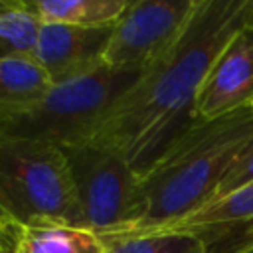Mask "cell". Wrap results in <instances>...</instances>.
I'll list each match as a JSON object with an SVG mask.
<instances>
[{
  "label": "cell",
  "instance_id": "2e32d148",
  "mask_svg": "<svg viewBox=\"0 0 253 253\" xmlns=\"http://www.w3.org/2000/svg\"><path fill=\"white\" fill-rule=\"evenodd\" d=\"M14 233H16V225L12 221H8L6 217L0 215V241L14 237Z\"/></svg>",
  "mask_w": 253,
  "mask_h": 253
},
{
  "label": "cell",
  "instance_id": "ba28073f",
  "mask_svg": "<svg viewBox=\"0 0 253 253\" xmlns=\"http://www.w3.org/2000/svg\"><path fill=\"white\" fill-rule=\"evenodd\" d=\"M113 26L85 28L67 24H40L32 57L47 73L51 85L83 77L105 65V51Z\"/></svg>",
  "mask_w": 253,
  "mask_h": 253
},
{
  "label": "cell",
  "instance_id": "6da1fadb",
  "mask_svg": "<svg viewBox=\"0 0 253 253\" xmlns=\"http://www.w3.org/2000/svg\"><path fill=\"white\" fill-rule=\"evenodd\" d=\"M251 14L253 0H198L172 47L121 97L89 142L117 152L142 176L198 123L202 83Z\"/></svg>",
  "mask_w": 253,
  "mask_h": 253
},
{
  "label": "cell",
  "instance_id": "8992f818",
  "mask_svg": "<svg viewBox=\"0 0 253 253\" xmlns=\"http://www.w3.org/2000/svg\"><path fill=\"white\" fill-rule=\"evenodd\" d=\"M198 0H134L113 26L105 65L146 71L178 40Z\"/></svg>",
  "mask_w": 253,
  "mask_h": 253
},
{
  "label": "cell",
  "instance_id": "8fae6325",
  "mask_svg": "<svg viewBox=\"0 0 253 253\" xmlns=\"http://www.w3.org/2000/svg\"><path fill=\"white\" fill-rule=\"evenodd\" d=\"M130 0H26V8L42 24L113 26Z\"/></svg>",
  "mask_w": 253,
  "mask_h": 253
},
{
  "label": "cell",
  "instance_id": "44dd1931",
  "mask_svg": "<svg viewBox=\"0 0 253 253\" xmlns=\"http://www.w3.org/2000/svg\"><path fill=\"white\" fill-rule=\"evenodd\" d=\"M0 215H2V213H0ZM2 217H4V215H2Z\"/></svg>",
  "mask_w": 253,
  "mask_h": 253
},
{
  "label": "cell",
  "instance_id": "5b68a950",
  "mask_svg": "<svg viewBox=\"0 0 253 253\" xmlns=\"http://www.w3.org/2000/svg\"><path fill=\"white\" fill-rule=\"evenodd\" d=\"M77 206V227L101 237L123 233L134 215L138 174L117 152L81 144L63 148Z\"/></svg>",
  "mask_w": 253,
  "mask_h": 253
},
{
  "label": "cell",
  "instance_id": "7c38bea8",
  "mask_svg": "<svg viewBox=\"0 0 253 253\" xmlns=\"http://www.w3.org/2000/svg\"><path fill=\"white\" fill-rule=\"evenodd\" d=\"M49 87L47 73L32 55L0 59V117L24 111Z\"/></svg>",
  "mask_w": 253,
  "mask_h": 253
},
{
  "label": "cell",
  "instance_id": "9c48e42d",
  "mask_svg": "<svg viewBox=\"0 0 253 253\" xmlns=\"http://www.w3.org/2000/svg\"><path fill=\"white\" fill-rule=\"evenodd\" d=\"M239 225H245L253 231V180L225 196L211 200L198 211L162 231L198 233L210 245L217 239V235H225Z\"/></svg>",
  "mask_w": 253,
  "mask_h": 253
},
{
  "label": "cell",
  "instance_id": "ac0fdd59",
  "mask_svg": "<svg viewBox=\"0 0 253 253\" xmlns=\"http://www.w3.org/2000/svg\"><path fill=\"white\" fill-rule=\"evenodd\" d=\"M223 253H253V237H251V239H247L245 243H241V245L233 247V249L223 251Z\"/></svg>",
  "mask_w": 253,
  "mask_h": 253
},
{
  "label": "cell",
  "instance_id": "4fadbf2b",
  "mask_svg": "<svg viewBox=\"0 0 253 253\" xmlns=\"http://www.w3.org/2000/svg\"><path fill=\"white\" fill-rule=\"evenodd\" d=\"M107 253H210L204 237L190 231H144L103 237Z\"/></svg>",
  "mask_w": 253,
  "mask_h": 253
},
{
  "label": "cell",
  "instance_id": "30bf717a",
  "mask_svg": "<svg viewBox=\"0 0 253 253\" xmlns=\"http://www.w3.org/2000/svg\"><path fill=\"white\" fill-rule=\"evenodd\" d=\"M16 253H107V241L83 227L65 223L16 225Z\"/></svg>",
  "mask_w": 253,
  "mask_h": 253
},
{
  "label": "cell",
  "instance_id": "5bb4252c",
  "mask_svg": "<svg viewBox=\"0 0 253 253\" xmlns=\"http://www.w3.org/2000/svg\"><path fill=\"white\" fill-rule=\"evenodd\" d=\"M40 24L42 22L26 8V0L20 10L0 16V59L34 55Z\"/></svg>",
  "mask_w": 253,
  "mask_h": 253
},
{
  "label": "cell",
  "instance_id": "d6986e66",
  "mask_svg": "<svg viewBox=\"0 0 253 253\" xmlns=\"http://www.w3.org/2000/svg\"><path fill=\"white\" fill-rule=\"evenodd\" d=\"M14 237H16V233H14ZM14 237L0 241V253H16L14 251Z\"/></svg>",
  "mask_w": 253,
  "mask_h": 253
},
{
  "label": "cell",
  "instance_id": "277c9868",
  "mask_svg": "<svg viewBox=\"0 0 253 253\" xmlns=\"http://www.w3.org/2000/svg\"><path fill=\"white\" fill-rule=\"evenodd\" d=\"M0 213L18 227L77 225V206L63 148L0 136Z\"/></svg>",
  "mask_w": 253,
  "mask_h": 253
},
{
  "label": "cell",
  "instance_id": "7a4b0ae2",
  "mask_svg": "<svg viewBox=\"0 0 253 253\" xmlns=\"http://www.w3.org/2000/svg\"><path fill=\"white\" fill-rule=\"evenodd\" d=\"M251 140V107L198 121L138 178L134 215L123 233L168 229L210 204Z\"/></svg>",
  "mask_w": 253,
  "mask_h": 253
},
{
  "label": "cell",
  "instance_id": "3957f363",
  "mask_svg": "<svg viewBox=\"0 0 253 253\" xmlns=\"http://www.w3.org/2000/svg\"><path fill=\"white\" fill-rule=\"evenodd\" d=\"M142 73L103 65L83 77L55 83L34 105L0 117V136L45 140L59 148L87 144Z\"/></svg>",
  "mask_w": 253,
  "mask_h": 253
},
{
  "label": "cell",
  "instance_id": "9a60e30c",
  "mask_svg": "<svg viewBox=\"0 0 253 253\" xmlns=\"http://www.w3.org/2000/svg\"><path fill=\"white\" fill-rule=\"evenodd\" d=\"M251 180H253V140H251V144L241 152V156H239L237 162L231 166V170L227 172V176H225V180L221 182L219 192H217L215 198L225 196V194H229V192L241 188L243 184H247V182H251ZM215 198H213V200H215Z\"/></svg>",
  "mask_w": 253,
  "mask_h": 253
},
{
  "label": "cell",
  "instance_id": "ffe728a7",
  "mask_svg": "<svg viewBox=\"0 0 253 253\" xmlns=\"http://www.w3.org/2000/svg\"><path fill=\"white\" fill-rule=\"evenodd\" d=\"M251 113H253V103H251Z\"/></svg>",
  "mask_w": 253,
  "mask_h": 253
},
{
  "label": "cell",
  "instance_id": "52a82bcc",
  "mask_svg": "<svg viewBox=\"0 0 253 253\" xmlns=\"http://www.w3.org/2000/svg\"><path fill=\"white\" fill-rule=\"evenodd\" d=\"M253 103V14L211 63L198 93V121H211Z\"/></svg>",
  "mask_w": 253,
  "mask_h": 253
},
{
  "label": "cell",
  "instance_id": "e0dca14e",
  "mask_svg": "<svg viewBox=\"0 0 253 253\" xmlns=\"http://www.w3.org/2000/svg\"><path fill=\"white\" fill-rule=\"evenodd\" d=\"M22 6H24V0H0V16L20 10Z\"/></svg>",
  "mask_w": 253,
  "mask_h": 253
}]
</instances>
